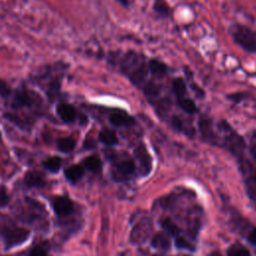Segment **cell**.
<instances>
[{
	"label": "cell",
	"mask_w": 256,
	"mask_h": 256,
	"mask_svg": "<svg viewBox=\"0 0 256 256\" xmlns=\"http://www.w3.org/2000/svg\"><path fill=\"white\" fill-rule=\"evenodd\" d=\"M233 40L248 52H256V33L250 28L235 24L230 28Z\"/></svg>",
	"instance_id": "obj_1"
},
{
	"label": "cell",
	"mask_w": 256,
	"mask_h": 256,
	"mask_svg": "<svg viewBox=\"0 0 256 256\" xmlns=\"http://www.w3.org/2000/svg\"><path fill=\"white\" fill-rule=\"evenodd\" d=\"M1 235H2L5 248L11 249L15 246H18L24 243L28 239L30 233L25 228L17 227V226H9L2 230Z\"/></svg>",
	"instance_id": "obj_2"
},
{
	"label": "cell",
	"mask_w": 256,
	"mask_h": 256,
	"mask_svg": "<svg viewBox=\"0 0 256 256\" xmlns=\"http://www.w3.org/2000/svg\"><path fill=\"white\" fill-rule=\"evenodd\" d=\"M10 105L13 109H22V108H29L34 106L38 102V97L32 91L21 88L16 91L11 92L10 96Z\"/></svg>",
	"instance_id": "obj_3"
},
{
	"label": "cell",
	"mask_w": 256,
	"mask_h": 256,
	"mask_svg": "<svg viewBox=\"0 0 256 256\" xmlns=\"http://www.w3.org/2000/svg\"><path fill=\"white\" fill-rule=\"evenodd\" d=\"M152 230V222L150 219L144 218L133 228L131 231V242L135 244H141L145 242Z\"/></svg>",
	"instance_id": "obj_4"
},
{
	"label": "cell",
	"mask_w": 256,
	"mask_h": 256,
	"mask_svg": "<svg viewBox=\"0 0 256 256\" xmlns=\"http://www.w3.org/2000/svg\"><path fill=\"white\" fill-rule=\"evenodd\" d=\"M136 164L132 159H126L119 162L113 171V178L117 181L128 180L135 172Z\"/></svg>",
	"instance_id": "obj_5"
},
{
	"label": "cell",
	"mask_w": 256,
	"mask_h": 256,
	"mask_svg": "<svg viewBox=\"0 0 256 256\" xmlns=\"http://www.w3.org/2000/svg\"><path fill=\"white\" fill-rule=\"evenodd\" d=\"M134 153L139 162L141 174L143 176L148 175L152 169V159H151V156L148 153L146 147L143 144H140L137 146Z\"/></svg>",
	"instance_id": "obj_6"
},
{
	"label": "cell",
	"mask_w": 256,
	"mask_h": 256,
	"mask_svg": "<svg viewBox=\"0 0 256 256\" xmlns=\"http://www.w3.org/2000/svg\"><path fill=\"white\" fill-rule=\"evenodd\" d=\"M51 204L54 212L60 217L67 216L73 211V202L66 196L54 197Z\"/></svg>",
	"instance_id": "obj_7"
},
{
	"label": "cell",
	"mask_w": 256,
	"mask_h": 256,
	"mask_svg": "<svg viewBox=\"0 0 256 256\" xmlns=\"http://www.w3.org/2000/svg\"><path fill=\"white\" fill-rule=\"evenodd\" d=\"M59 118L65 123H73L77 119V111L75 107L69 103H59L56 107Z\"/></svg>",
	"instance_id": "obj_8"
},
{
	"label": "cell",
	"mask_w": 256,
	"mask_h": 256,
	"mask_svg": "<svg viewBox=\"0 0 256 256\" xmlns=\"http://www.w3.org/2000/svg\"><path fill=\"white\" fill-rule=\"evenodd\" d=\"M109 121L111 124H113L114 126H118V127H122V126H129L134 122L133 117H131L130 115L118 111V112H114L110 115L109 117Z\"/></svg>",
	"instance_id": "obj_9"
},
{
	"label": "cell",
	"mask_w": 256,
	"mask_h": 256,
	"mask_svg": "<svg viewBox=\"0 0 256 256\" xmlns=\"http://www.w3.org/2000/svg\"><path fill=\"white\" fill-rule=\"evenodd\" d=\"M24 182L28 187H43L45 185V180L43 175L37 171L28 172L24 177Z\"/></svg>",
	"instance_id": "obj_10"
},
{
	"label": "cell",
	"mask_w": 256,
	"mask_h": 256,
	"mask_svg": "<svg viewBox=\"0 0 256 256\" xmlns=\"http://www.w3.org/2000/svg\"><path fill=\"white\" fill-rule=\"evenodd\" d=\"M151 245L156 249L165 250V251L169 250L171 245L169 236L165 232H159L153 236L151 240Z\"/></svg>",
	"instance_id": "obj_11"
},
{
	"label": "cell",
	"mask_w": 256,
	"mask_h": 256,
	"mask_svg": "<svg viewBox=\"0 0 256 256\" xmlns=\"http://www.w3.org/2000/svg\"><path fill=\"white\" fill-rule=\"evenodd\" d=\"M148 71L156 77H163L167 73L168 68L163 62L153 59L148 62Z\"/></svg>",
	"instance_id": "obj_12"
},
{
	"label": "cell",
	"mask_w": 256,
	"mask_h": 256,
	"mask_svg": "<svg viewBox=\"0 0 256 256\" xmlns=\"http://www.w3.org/2000/svg\"><path fill=\"white\" fill-rule=\"evenodd\" d=\"M99 140L107 146H113L118 143V137L115 131L108 128H104L99 132Z\"/></svg>",
	"instance_id": "obj_13"
},
{
	"label": "cell",
	"mask_w": 256,
	"mask_h": 256,
	"mask_svg": "<svg viewBox=\"0 0 256 256\" xmlns=\"http://www.w3.org/2000/svg\"><path fill=\"white\" fill-rule=\"evenodd\" d=\"M84 174V168L81 165H72L65 170V176L70 182H77Z\"/></svg>",
	"instance_id": "obj_14"
},
{
	"label": "cell",
	"mask_w": 256,
	"mask_h": 256,
	"mask_svg": "<svg viewBox=\"0 0 256 256\" xmlns=\"http://www.w3.org/2000/svg\"><path fill=\"white\" fill-rule=\"evenodd\" d=\"M75 146H76V141L72 137L60 138L57 141V148L59 151H61L63 153H69V152L73 151Z\"/></svg>",
	"instance_id": "obj_15"
},
{
	"label": "cell",
	"mask_w": 256,
	"mask_h": 256,
	"mask_svg": "<svg viewBox=\"0 0 256 256\" xmlns=\"http://www.w3.org/2000/svg\"><path fill=\"white\" fill-rule=\"evenodd\" d=\"M83 164L85 168H87L89 171L97 173L102 168V162L97 156H89L84 159Z\"/></svg>",
	"instance_id": "obj_16"
},
{
	"label": "cell",
	"mask_w": 256,
	"mask_h": 256,
	"mask_svg": "<svg viewBox=\"0 0 256 256\" xmlns=\"http://www.w3.org/2000/svg\"><path fill=\"white\" fill-rule=\"evenodd\" d=\"M161 226L163 227V229L166 231V233H168L169 235L173 236L174 238L181 235V231L178 228V226L176 224H174L170 219L168 218H164L163 220H161Z\"/></svg>",
	"instance_id": "obj_17"
},
{
	"label": "cell",
	"mask_w": 256,
	"mask_h": 256,
	"mask_svg": "<svg viewBox=\"0 0 256 256\" xmlns=\"http://www.w3.org/2000/svg\"><path fill=\"white\" fill-rule=\"evenodd\" d=\"M227 256H251V254L246 247L240 243H235L227 249Z\"/></svg>",
	"instance_id": "obj_18"
},
{
	"label": "cell",
	"mask_w": 256,
	"mask_h": 256,
	"mask_svg": "<svg viewBox=\"0 0 256 256\" xmlns=\"http://www.w3.org/2000/svg\"><path fill=\"white\" fill-rule=\"evenodd\" d=\"M178 105L181 107L183 111H185L188 114H193L197 111V106L194 103L193 100L189 98H178Z\"/></svg>",
	"instance_id": "obj_19"
},
{
	"label": "cell",
	"mask_w": 256,
	"mask_h": 256,
	"mask_svg": "<svg viewBox=\"0 0 256 256\" xmlns=\"http://www.w3.org/2000/svg\"><path fill=\"white\" fill-rule=\"evenodd\" d=\"M172 90L177 98H182L186 92V85L184 80L181 78L174 79V81L172 82Z\"/></svg>",
	"instance_id": "obj_20"
},
{
	"label": "cell",
	"mask_w": 256,
	"mask_h": 256,
	"mask_svg": "<svg viewBox=\"0 0 256 256\" xmlns=\"http://www.w3.org/2000/svg\"><path fill=\"white\" fill-rule=\"evenodd\" d=\"M43 166L50 172L56 173L61 167V159L59 157H50L44 161Z\"/></svg>",
	"instance_id": "obj_21"
},
{
	"label": "cell",
	"mask_w": 256,
	"mask_h": 256,
	"mask_svg": "<svg viewBox=\"0 0 256 256\" xmlns=\"http://www.w3.org/2000/svg\"><path fill=\"white\" fill-rule=\"evenodd\" d=\"M175 240V246L179 249H186L189 251H195V247L192 243H190L185 237H183L182 235H179L177 237L174 238Z\"/></svg>",
	"instance_id": "obj_22"
},
{
	"label": "cell",
	"mask_w": 256,
	"mask_h": 256,
	"mask_svg": "<svg viewBox=\"0 0 256 256\" xmlns=\"http://www.w3.org/2000/svg\"><path fill=\"white\" fill-rule=\"evenodd\" d=\"M154 8L156 10V12H158L159 14L161 15H169V7L168 5L162 1V0H157L155 2V5H154Z\"/></svg>",
	"instance_id": "obj_23"
},
{
	"label": "cell",
	"mask_w": 256,
	"mask_h": 256,
	"mask_svg": "<svg viewBox=\"0 0 256 256\" xmlns=\"http://www.w3.org/2000/svg\"><path fill=\"white\" fill-rule=\"evenodd\" d=\"M11 92H12V89L10 88V86L0 78V97L7 99L10 96Z\"/></svg>",
	"instance_id": "obj_24"
},
{
	"label": "cell",
	"mask_w": 256,
	"mask_h": 256,
	"mask_svg": "<svg viewBox=\"0 0 256 256\" xmlns=\"http://www.w3.org/2000/svg\"><path fill=\"white\" fill-rule=\"evenodd\" d=\"M144 91H145V93H147L150 96H156L159 93V88L154 82L150 81L145 84Z\"/></svg>",
	"instance_id": "obj_25"
},
{
	"label": "cell",
	"mask_w": 256,
	"mask_h": 256,
	"mask_svg": "<svg viewBox=\"0 0 256 256\" xmlns=\"http://www.w3.org/2000/svg\"><path fill=\"white\" fill-rule=\"evenodd\" d=\"M9 202V196L6 189L3 186H0V207H4Z\"/></svg>",
	"instance_id": "obj_26"
},
{
	"label": "cell",
	"mask_w": 256,
	"mask_h": 256,
	"mask_svg": "<svg viewBox=\"0 0 256 256\" xmlns=\"http://www.w3.org/2000/svg\"><path fill=\"white\" fill-rule=\"evenodd\" d=\"M245 236L252 245L256 246V227H252L249 231H247Z\"/></svg>",
	"instance_id": "obj_27"
},
{
	"label": "cell",
	"mask_w": 256,
	"mask_h": 256,
	"mask_svg": "<svg viewBox=\"0 0 256 256\" xmlns=\"http://www.w3.org/2000/svg\"><path fill=\"white\" fill-rule=\"evenodd\" d=\"M28 256H47V252L41 247H35L29 252Z\"/></svg>",
	"instance_id": "obj_28"
},
{
	"label": "cell",
	"mask_w": 256,
	"mask_h": 256,
	"mask_svg": "<svg viewBox=\"0 0 256 256\" xmlns=\"http://www.w3.org/2000/svg\"><path fill=\"white\" fill-rule=\"evenodd\" d=\"M172 125L174 126L175 129H177V130H179V131H182V130H183V123H182V121H181L179 118H177V117H173V119H172Z\"/></svg>",
	"instance_id": "obj_29"
},
{
	"label": "cell",
	"mask_w": 256,
	"mask_h": 256,
	"mask_svg": "<svg viewBox=\"0 0 256 256\" xmlns=\"http://www.w3.org/2000/svg\"><path fill=\"white\" fill-rule=\"evenodd\" d=\"M120 4H122L123 6H127L128 5V0H117Z\"/></svg>",
	"instance_id": "obj_30"
},
{
	"label": "cell",
	"mask_w": 256,
	"mask_h": 256,
	"mask_svg": "<svg viewBox=\"0 0 256 256\" xmlns=\"http://www.w3.org/2000/svg\"><path fill=\"white\" fill-rule=\"evenodd\" d=\"M208 256H222L219 252H217V251H215V252H212V253H210Z\"/></svg>",
	"instance_id": "obj_31"
},
{
	"label": "cell",
	"mask_w": 256,
	"mask_h": 256,
	"mask_svg": "<svg viewBox=\"0 0 256 256\" xmlns=\"http://www.w3.org/2000/svg\"><path fill=\"white\" fill-rule=\"evenodd\" d=\"M252 155H253V158H254V160H255V162H256V148H254V149L252 150Z\"/></svg>",
	"instance_id": "obj_32"
},
{
	"label": "cell",
	"mask_w": 256,
	"mask_h": 256,
	"mask_svg": "<svg viewBox=\"0 0 256 256\" xmlns=\"http://www.w3.org/2000/svg\"><path fill=\"white\" fill-rule=\"evenodd\" d=\"M177 256H189V255H177Z\"/></svg>",
	"instance_id": "obj_33"
},
{
	"label": "cell",
	"mask_w": 256,
	"mask_h": 256,
	"mask_svg": "<svg viewBox=\"0 0 256 256\" xmlns=\"http://www.w3.org/2000/svg\"><path fill=\"white\" fill-rule=\"evenodd\" d=\"M0 136H1V133H0Z\"/></svg>",
	"instance_id": "obj_34"
}]
</instances>
